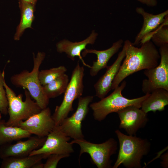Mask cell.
Here are the masks:
<instances>
[{
	"instance_id": "obj_1",
	"label": "cell",
	"mask_w": 168,
	"mask_h": 168,
	"mask_svg": "<svg viewBox=\"0 0 168 168\" xmlns=\"http://www.w3.org/2000/svg\"><path fill=\"white\" fill-rule=\"evenodd\" d=\"M141 45L138 48L129 40L124 41L125 56L112 82L111 90L119 86L128 76L141 70L154 68L159 64L161 56L152 42L148 40Z\"/></svg>"
},
{
	"instance_id": "obj_2",
	"label": "cell",
	"mask_w": 168,
	"mask_h": 168,
	"mask_svg": "<svg viewBox=\"0 0 168 168\" xmlns=\"http://www.w3.org/2000/svg\"><path fill=\"white\" fill-rule=\"evenodd\" d=\"M115 133L118 138L119 149L117 160L112 168L122 165L126 168H141L143 157L151 150L150 142L147 139L124 134L119 130Z\"/></svg>"
},
{
	"instance_id": "obj_3",
	"label": "cell",
	"mask_w": 168,
	"mask_h": 168,
	"mask_svg": "<svg viewBox=\"0 0 168 168\" xmlns=\"http://www.w3.org/2000/svg\"><path fill=\"white\" fill-rule=\"evenodd\" d=\"M45 55V53L42 52H38L36 56L33 53V67L32 71L24 70L12 75L10 79L11 82L15 87L27 89L41 110L48 107L49 100L44 93L39 78V68Z\"/></svg>"
},
{
	"instance_id": "obj_4",
	"label": "cell",
	"mask_w": 168,
	"mask_h": 168,
	"mask_svg": "<svg viewBox=\"0 0 168 168\" xmlns=\"http://www.w3.org/2000/svg\"><path fill=\"white\" fill-rule=\"evenodd\" d=\"M122 82L121 85L115 88L108 96L90 104L89 106L93 111L95 120L100 122L103 121L109 114L117 113L128 106H134L141 108L142 102L150 94L133 99L126 98L123 96L122 92L126 86V82Z\"/></svg>"
},
{
	"instance_id": "obj_5",
	"label": "cell",
	"mask_w": 168,
	"mask_h": 168,
	"mask_svg": "<svg viewBox=\"0 0 168 168\" xmlns=\"http://www.w3.org/2000/svg\"><path fill=\"white\" fill-rule=\"evenodd\" d=\"M8 100V114L9 118L5 124L9 126L18 127L21 121L26 120L32 115L40 112L42 110L37 103L32 100L28 91L24 89L25 99L22 100L23 95H16L14 91L4 82Z\"/></svg>"
},
{
	"instance_id": "obj_6",
	"label": "cell",
	"mask_w": 168,
	"mask_h": 168,
	"mask_svg": "<svg viewBox=\"0 0 168 168\" xmlns=\"http://www.w3.org/2000/svg\"><path fill=\"white\" fill-rule=\"evenodd\" d=\"M85 69L78 62L73 70L71 77L64 92L63 100L61 104L57 106L52 115L56 126L59 125L62 121L68 117L73 110L72 104L74 100L82 96L84 86L83 79Z\"/></svg>"
},
{
	"instance_id": "obj_7",
	"label": "cell",
	"mask_w": 168,
	"mask_h": 168,
	"mask_svg": "<svg viewBox=\"0 0 168 168\" xmlns=\"http://www.w3.org/2000/svg\"><path fill=\"white\" fill-rule=\"evenodd\" d=\"M70 142L78 144L80 148L79 156L84 153L90 155L92 162L98 168H112L111 156L116 153L118 143L113 138L100 144L93 143L84 138L73 139Z\"/></svg>"
},
{
	"instance_id": "obj_8",
	"label": "cell",
	"mask_w": 168,
	"mask_h": 168,
	"mask_svg": "<svg viewBox=\"0 0 168 168\" xmlns=\"http://www.w3.org/2000/svg\"><path fill=\"white\" fill-rule=\"evenodd\" d=\"M159 51L161 56L159 64L144 72L147 78L142 83V90L145 94H150L158 88L168 91V44L160 46Z\"/></svg>"
},
{
	"instance_id": "obj_9",
	"label": "cell",
	"mask_w": 168,
	"mask_h": 168,
	"mask_svg": "<svg viewBox=\"0 0 168 168\" xmlns=\"http://www.w3.org/2000/svg\"><path fill=\"white\" fill-rule=\"evenodd\" d=\"M93 99V96H91L78 98L77 107L75 113L71 116L64 119L58 125L67 136L73 139L84 138L82 129V122L88 114L89 106Z\"/></svg>"
},
{
	"instance_id": "obj_10",
	"label": "cell",
	"mask_w": 168,
	"mask_h": 168,
	"mask_svg": "<svg viewBox=\"0 0 168 168\" xmlns=\"http://www.w3.org/2000/svg\"><path fill=\"white\" fill-rule=\"evenodd\" d=\"M71 138L55 126L46 136L43 145L32 151L29 155L42 154L46 158L54 154L70 155L74 152L72 144L68 142Z\"/></svg>"
},
{
	"instance_id": "obj_11",
	"label": "cell",
	"mask_w": 168,
	"mask_h": 168,
	"mask_svg": "<svg viewBox=\"0 0 168 168\" xmlns=\"http://www.w3.org/2000/svg\"><path fill=\"white\" fill-rule=\"evenodd\" d=\"M56 126L49 107L21 121L18 126L31 134L40 137H46Z\"/></svg>"
},
{
	"instance_id": "obj_12",
	"label": "cell",
	"mask_w": 168,
	"mask_h": 168,
	"mask_svg": "<svg viewBox=\"0 0 168 168\" xmlns=\"http://www.w3.org/2000/svg\"><path fill=\"white\" fill-rule=\"evenodd\" d=\"M117 113L120 120L119 128L124 129L129 135H136L138 131L144 128L149 120L147 113L134 106H128Z\"/></svg>"
},
{
	"instance_id": "obj_13",
	"label": "cell",
	"mask_w": 168,
	"mask_h": 168,
	"mask_svg": "<svg viewBox=\"0 0 168 168\" xmlns=\"http://www.w3.org/2000/svg\"><path fill=\"white\" fill-rule=\"evenodd\" d=\"M136 11L142 16L143 22L142 27L133 43L135 46L150 40L152 34L168 17V10L156 15L146 12L142 7H137Z\"/></svg>"
},
{
	"instance_id": "obj_14",
	"label": "cell",
	"mask_w": 168,
	"mask_h": 168,
	"mask_svg": "<svg viewBox=\"0 0 168 168\" xmlns=\"http://www.w3.org/2000/svg\"><path fill=\"white\" fill-rule=\"evenodd\" d=\"M46 137L30 136L25 141L20 140L15 143H8L0 147V158L22 157L29 156L33 151L40 147Z\"/></svg>"
},
{
	"instance_id": "obj_15",
	"label": "cell",
	"mask_w": 168,
	"mask_h": 168,
	"mask_svg": "<svg viewBox=\"0 0 168 168\" xmlns=\"http://www.w3.org/2000/svg\"><path fill=\"white\" fill-rule=\"evenodd\" d=\"M125 56V50L123 47L115 61L106 68L105 73L94 85L96 96L101 99L105 97L111 90L112 82L116 76L122 61Z\"/></svg>"
},
{
	"instance_id": "obj_16",
	"label": "cell",
	"mask_w": 168,
	"mask_h": 168,
	"mask_svg": "<svg viewBox=\"0 0 168 168\" xmlns=\"http://www.w3.org/2000/svg\"><path fill=\"white\" fill-rule=\"evenodd\" d=\"M97 35L98 34L93 30L88 37L80 42H72L63 40L56 44L57 50L59 53H65L67 57L72 61L75 60L76 57H78L84 65L90 68L91 66L86 64L83 60L81 52L86 49L87 44H94Z\"/></svg>"
},
{
	"instance_id": "obj_17",
	"label": "cell",
	"mask_w": 168,
	"mask_h": 168,
	"mask_svg": "<svg viewBox=\"0 0 168 168\" xmlns=\"http://www.w3.org/2000/svg\"><path fill=\"white\" fill-rule=\"evenodd\" d=\"M123 43V40L120 39L113 43L110 48L105 50H98L86 49L83 51L82 53L83 57L88 53H93L97 55L96 60L93 62L90 68V74L91 77L95 76L101 70L106 68L109 60L122 47Z\"/></svg>"
},
{
	"instance_id": "obj_18",
	"label": "cell",
	"mask_w": 168,
	"mask_h": 168,
	"mask_svg": "<svg viewBox=\"0 0 168 168\" xmlns=\"http://www.w3.org/2000/svg\"><path fill=\"white\" fill-rule=\"evenodd\" d=\"M168 105V91L158 88L152 92L142 102L141 109L145 113L164 110Z\"/></svg>"
},
{
	"instance_id": "obj_19",
	"label": "cell",
	"mask_w": 168,
	"mask_h": 168,
	"mask_svg": "<svg viewBox=\"0 0 168 168\" xmlns=\"http://www.w3.org/2000/svg\"><path fill=\"white\" fill-rule=\"evenodd\" d=\"M18 3L21 12V18L14 36V39L15 40H20L26 29L32 28L36 6L21 1H18Z\"/></svg>"
},
{
	"instance_id": "obj_20",
	"label": "cell",
	"mask_w": 168,
	"mask_h": 168,
	"mask_svg": "<svg viewBox=\"0 0 168 168\" xmlns=\"http://www.w3.org/2000/svg\"><path fill=\"white\" fill-rule=\"evenodd\" d=\"M0 113V147L13 141L28 138L31 134L19 127L7 125Z\"/></svg>"
},
{
	"instance_id": "obj_21",
	"label": "cell",
	"mask_w": 168,
	"mask_h": 168,
	"mask_svg": "<svg viewBox=\"0 0 168 168\" xmlns=\"http://www.w3.org/2000/svg\"><path fill=\"white\" fill-rule=\"evenodd\" d=\"M46 158L42 154L22 157H9L2 159L1 168H32L36 163Z\"/></svg>"
},
{
	"instance_id": "obj_22",
	"label": "cell",
	"mask_w": 168,
	"mask_h": 168,
	"mask_svg": "<svg viewBox=\"0 0 168 168\" xmlns=\"http://www.w3.org/2000/svg\"><path fill=\"white\" fill-rule=\"evenodd\" d=\"M69 82L68 76L65 73L49 83L43 86V90L49 99L54 98L64 93Z\"/></svg>"
},
{
	"instance_id": "obj_23",
	"label": "cell",
	"mask_w": 168,
	"mask_h": 168,
	"mask_svg": "<svg viewBox=\"0 0 168 168\" xmlns=\"http://www.w3.org/2000/svg\"><path fill=\"white\" fill-rule=\"evenodd\" d=\"M67 71L64 66L39 71V78L40 84L43 86L45 85L65 73Z\"/></svg>"
},
{
	"instance_id": "obj_24",
	"label": "cell",
	"mask_w": 168,
	"mask_h": 168,
	"mask_svg": "<svg viewBox=\"0 0 168 168\" xmlns=\"http://www.w3.org/2000/svg\"><path fill=\"white\" fill-rule=\"evenodd\" d=\"M168 17L152 34L151 39L155 45L160 47L168 44Z\"/></svg>"
},
{
	"instance_id": "obj_25",
	"label": "cell",
	"mask_w": 168,
	"mask_h": 168,
	"mask_svg": "<svg viewBox=\"0 0 168 168\" xmlns=\"http://www.w3.org/2000/svg\"><path fill=\"white\" fill-rule=\"evenodd\" d=\"M5 72L0 70V113L6 115L8 114V100L4 85Z\"/></svg>"
},
{
	"instance_id": "obj_26",
	"label": "cell",
	"mask_w": 168,
	"mask_h": 168,
	"mask_svg": "<svg viewBox=\"0 0 168 168\" xmlns=\"http://www.w3.org/2000/svg\"><path fill=\"white\" fill-rule=\"evenodd\" d=\"M70 155L54 154L49 156L44 164V168H56L59 161L62 158L68 157Z\"/></svg>"
},
{
	"instance_id": "obj_27",
	"label": "cell",
	"mask_w": 168,
	"mask_h": 168,
	"mask_svg": "<svg viewBox=\"0 0 168 168\" xmlns=\"http://www.w3.org/2000/svg\"><path fill=\"white\" fill-rule=\"evenodd\" d=\"M142 4L149 7H154L157 4V0H136Z\"/></svg>"
},
{
	"instance_id": "obj_28",
	"label": "cell",
	"mask_w": 168,
	"mask_h": 168,
	"mask_svg": "<svg viewBox=\"0 0 168 168\" xmlns=\"http://www.w3.org/2000/svg\"><path fill=\"white\" fill-rule=\"evenodd\" d=\"M168 152H167L161 156V159L162 161L161 164V166L165 168H167L168 167Z\"/></svg>"
},
{
	"instance_id": "obj_29",
	"label": "cell",
	"mask_w": 168,
	"mask_h": 168,
	"mask_svg": "<svg viewBox=\"0 0 168 168\" xmlns=\"http://www.w3.org/2000/svg\"><path fill=\"white\" fill-rule=\"evenodd\" d=\"M44 164L40 161L35 164L32 168H44Z\"/></svg>"
},
{
	"instance_id": "obj_30",
	"label": "cell",
	"mask_w": 168,
	"mask_h": 168,
	"mask_svg": "<svg viewBox=\"0 0 168 168\" xmlns=\"http://www.w3.org/2000/svg\"><path fill=\"white\" fill-rule=\"evenodd\" d=\"M38 0H17L18 1H23L35 5H36V3Z\"/></svg>"
}]
</instances>
